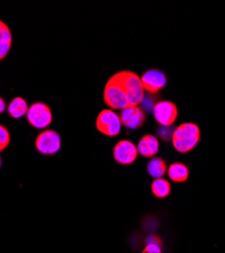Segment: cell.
Instances as JSON below:
<instances>
[{"instance_id": "obj_1", "label": "cell", "mask_w": 225, "mask_h": 253, "mask_svg": "<svg viewBox=\"0 0 225 253\" xmlns=\"http://www.w3.org/2000/svg\"><path fill=\"white\" fill-rule=\"evenodd\" d=\"M112 76L120 84L122 90L126 94L130 107H137L139 103H141L144 97V89H143L140 77L136 73L123 70Z\"/></svg>"}, {"instance_id": "obj_2", "label": "cell", "mask_w": 225, "mask_h": 253, "mask_svg": "<svg viewBox=\"0 0 225 253\" xmlns=\"http://www.w3.org/2000/svg\"><path fill=\"white\" fill-rule=\"evenodd\" d=\"M173 145L180 153L193 150L200 142V129L194 123L180 124L173 134Z\"/></svg>"}, {"instance_id": "obj_3", "label": "cell", "mask_w": 225, "mask_h": 253, "mask_svg": "<svg viewBox=\"0 0 225 253\" xmlns=\"http://www.w3.org/2000/svg\"><path fill=\"white\" fill-rule=\"evenodd\" d=\"M104 100L108 107L115 110H124L130 107L126 94L113 76L109 78L105 85Z\"/></svg>"}, {"instance_id": "obj_4", "label": "cell", "mask_w": 225, "mask_h": 253, "mask_svg": "<svg viewBox=\"0 0 225 253\" xmlns=\"http://www.w3.org/2000/svg\"><path fill=\"white\" fill-rule=\"evenodd\" d=\"M27 119L34 128L44 129L52 122V112L46 103L37 101L29 107Z\"/></svg>"}, {"instance_id": "obj_5", "label": "cell", "mask_w": 225, "mask_h": 253, "mask_svg": "<svg viewBox=\"0 0 225 253\" xmlns=\"http://www.w3.org/2000/svg\"><path fill=\"white\" fill-rule=\"evenodd\" d=\"M95 126L101 134L113 137L120 133L122 124L120 117L112 110L107 109L98 114L95 121Z\"/></svg>"}, {"instance_id": "obj_6", "label": "cell", "mask_w": 225, "mask_h": 253, "mask_svg": "<svg viewBox=\"0 0 225 253\" xmlns=\"http://www.w3.org/2000/svg\"><path fill=\"white\" fill-rule=\"evenodd\" d=\"M35 145L40 153L44 155H53L60 150L61 139L56 131L45 130L37 136Z\"/></svg>"}, {"instance_id": "obj_7", "label": "cell", "mask_w": 225, "mask_h": 253, "mask_svg": "<svg viewBox=\"0 0 225 253\" xmlns=\"http://www.w3.org/2000/svg\"><path fill=\"white\" fill-rule=\"evenodd\" d=\"M137 146L129 140L119 141L113 149L114 159L121 165H129L133 163L138 156Z\"/></svg>"}, {"instance_id": "obj_8", "label": "cell", "mask_w": 225, "mask_h": 253, "mask_svg": "<svg viewBox=\"0 0 225 253\" xmlns=\"http://www.w3.org/2000/svg\"><path fill=\"white\" fill-rule=\"evenodd\" d=\"M144 91L154 94L161 90L167 84V76L161 70L151 68L142 74L140 77Z\"/></svg>"}, {"instance_id": "obj_9", "label": "cell", "mask_w": 225, "mask_h": 253, "mask_svg": "<svg viewBox=\"0 0 225 253\" xmlns=\"http://www.w3.org/2000/svg\"><path fill=\"white\" fill-rule=\"evenodd\" d=\"M177 105L170 100H161L156 102L153 109V116L161 126H171L178 118Z\"/></svg>"}, {"instance_id": "obj_10", "label": "cell", "mask_w": 225, "mask_h": 253, "mask_svg": "<svg viewBox=\"0 0 225 253\" xmlns=\"http://www.w3.org/2000/svg\"><path fill=\"white\" fill-rule=\"evenodd\" d=\"M122 126L130 130H135L140 128L146 121L145 112L140 107H128L121 111L119 115Z\"/></svg>"}, {"instance_id": "obj_11", "label": "cell", "mask_w": 225, "mask_h": 253, "mask_svg": "<svg viewBox=\"0 0 225 253\" xmlns=\"http://www.w3.org/2000/svg\"><path fill=\"white\" fill-rule=\"evenodd\" d=\"M159 149V143L156 137L153 135H144L143 136L137 146V150L140 155L143 157H153L157 154Z\"/></svg>"}, {"instance_id": "obj_12", "label": "cell", "mask_w": 225, "mask_h": 253, "mask_svg": "<svg viewBox=\"0 0 225 253\" xmlns=\"http://www.w3.org/2000/svg\"><path fill=\"white\" fill-rule=\"evenodd\" d=\"M169 177L175 182H183L189 177V168L181 162H174L168 169Z\"/></svg>"}, {"instance_id": "obj_13", "label": "cell", "mask_w": 225, "mask_h": 253, "mask_svg": "<svg viewBox=\"0 0 225 253\" xmlns=\"http://www.w3.org/2000/svg\"><path fill=\"white\" fill-rule=\"evenodd\" d=\"M29 107L23 97H14L7 105V113L13 119H19L27 115Z\"/></svg>"}, {"instance_id": "obj_14", "label": "cell", "mask_w": 225, "mask_h": 253, "mask_svg": "<svg viewBox=\"0 0 225 253\" xmlns=\"http://www.w3.org/2000/svg\"><path fill=\"white\" fill-rule=\"evenodd\" d=\"M167 170V163L160 157H153L147 164V171L153 178H161L166 174Z\"/></svg>"}, {"instance_id": "obj_15", "label": "cell", "mask_w": 225, "mask_h": 253, "mask_svg": "<svg viewBox=\"0 0 225 253\" xmlns=\"http://www.w3.org/2000/svg\"><path fill=\"white\" fill-rule=\"evenodd\" d=\"M172 185L165 178H155L151 183V193L157 199H165L171 194Z\"/></svg>"}, {"instance_id": "obj_16", "label": "cell", "mask_w": 225, "mask_h": 253, "mask_svg": "<svg viewBox=\"0 0 225 253\" xmlns=\"http://www.w3.org/2000/svg\"><path fill=\"white\" fill-rule=\"evenodd\" d=\"M11 41L12 37L10 30L8 29L0 37V61L3 60L7 56L11 47Z\"/></svg>"}, {"instance_id": "obj_17", "label": "cell", "mask_w": 225, "mask_h": 253, "mask_svg": "<svg viewBox=\"0 0 225 253\" xmlns=\"http://www.w3.org/2000/svg\"><path fill=\"white\" fill-rule=\"evenodd\" d=\"M174 132H175V128L173 125H171V126H161L160 125L156 130L157 136L165 142H169L173 138Z\"/></svg>"}, {"instance_id": "obj_18", "label": "cell", "mask_w": 225, "mask_h": 253, "mask_svg": "<svg viewBox=\"0 0 225 253\" xmlns=\"http://www.w3.org/2000/svg\"><path fill=\"white\" fill-rule=\"evenodd\" d=\"M10 135L8 130L4 126L0 125V152L3 151L6 147L9 145Z\"/></svg>"}, {"instance_id": "obj_19", "label": "cell", "mask_w": 225, "mask_h": 253, "mask_svg": "<svg viewBox=\"0 0 225 253\" xmlns=\"http://www.w3.org/2000/svg\"><path fill=\"white\" fill-rule=\"evenodd\" d=\"M141 104H142V108H141L142 110L145 109L148 112H153L154 105L156 103H155V99L151 95H144V97H143L141 101Z\"/></svg>"}, {"instance_id": "obj_20", "label": "cell", "mask_w": 225, "mask_h": 253, "mask_svg": "<svg viewBox=\"0 0 225 253\" xmlns=\"http://www.w3.org/2000/svg\"><path fill=\"white\" fill-rule=\"evenodd\" d=\"M142 253H162L161 247L156 244H146Z\"/></svg>"}, {"instance_id": "obj_21", "label": "cell", "mask_w": 225, "mask_h": 253, "mask_svg": "<svg viewBox=\"0 0 225 253\" xmlns=\"http://www.w3.org/2000/svg\"><path fill=\"white\" fill-rule=\"evenodd\" d=\"M146 244H156L161 247L162 241H161V238L156 234H150L146 237Z\"/></svg>"}, {"instance_id": "obj_22", "label": "cell", "mask_w": 225, "mask_h": 253, "mask_svg": "<svg viewBox=\"0 0 225 253\" xmlns=\"http://www.w3.org/2000/svg\"><path fill=\"white\" fill-rule=\"evenodd\" d=\"M9 28L7 27V25L6 24H4L1 19H0V37L2 36V34L6 31V30H8Z\"/></svg>"}, {"instance_id": "obj_23", "label": "cell", "mask_w": 225, "mask_h": 253, "mask_svg": "<svg viewBox=\"0 0 225 253\" xmlns=\"http://www.w3.org/2000/svg\"><path fill=\"white\" fill-rule=\"evenodd\" d=\"M6 109V103H5V100L0 96V114H2Z\"/></svg>"}, {"instance_id": "obj_24", "label": "cell", "mask_w": 225, "mask_h": 253, "mask_svg": "<svg viewBox=\"0 0 225 253\" xmlns=\"http://www.w3.org/2000/svg\"><path fill=\"white\" fill-rule=\"evenodd\" d=\"M0 167H1V156H0Z\"/></svg>"}]
</instances>
